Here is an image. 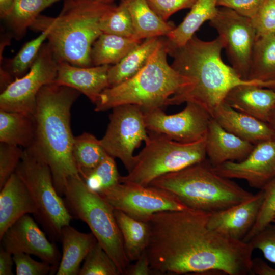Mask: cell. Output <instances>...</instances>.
<instances>
[{"label": "cell", "mask_w": 275, "mask_h": 275, "mask_svg": "<svg viewBox=\"0 0 275 275\" xmlns=\"http://www.w3.org/2000/svg\"><path fill=\"white\" fill-rule=\"evenodd\" d=\"M209 214L191 209L164 211L147 219L146 252L153 273L251 274V244L210 228Z\"/></svg>", "instance_id": "6da1fadb"}, {"label": "cell", "mask_w": 275, "mask_h": 275, "mask_svg": "<svg viewBox=\"0 0 275 275\" xmlns=\"http://www.w3.org/2000/svg\"><path fill=\"white\" fill-rule=\"evenodd\" d=\"M224 48L219 37L209 41L195 35L183 46L167 50L173 58L171 66L181 75L191 79L190 87L171 96L167 106L188 102L196 103L212 116L216 108L225 101L228 92L241 85H255L275 89V81L244 80L232 67L222 61Z\"/></svg>", "instance_id": "7a4b0ae2"}, {"label": "cell", "mask_w": 275, "mask_h": 275, "mask_svg": "<svg viewBox=\"0 0 275 275\" xmlns=\"http://www.w3.org/2000/svg\"><path fill=\"white\" fill-rule=\"evenodd\" d=\"M80 94L55 82L46 85L38 92L33 116L35 136L30 147L49 166L61 197L69 177H81L73 158L70 124L71 108Z\"/></svg>", "instance_id": "3957f363"}, {"label": "cell", "mask_w": 275, "mask_h": 275, "mask_svg": "<svg viewBox=\"0 0 275 275\" xmlns=\"http://www.w3.org/2000/svg\"><path fill=\"white\" fill-rule=\"evenodd\" d=\"M113 6L96 0H64L58 16L40 15L30 29L48 32L47 43L58 62L90 67L92 45L102 33L100 20Z\"/></svg>", "instance_id": "277c9868"}, {"label": "cell", "mask_w": 275, "mask_h": 275, "mask_svg": "<svg viewBox=\"0 0 275 275\" xmlns=\"http://www.w3.org/2000/svg\"><path fill=\"white\" fill-rule=\"evenodd\" d=\"M167 55L165 40L161 39L147 64L136 75L103 91L95 103V111L133 104L145 112L166 106L171 96L193 83L169 64Z\"/></svg>", "instance_id": "5b68a950"}, {"label": "cell", "mask_w": 275, "mask_h": 275, "mask_svg": "<svg viewBox=\"0 0 275 275\" xmlns=\"http://www.w3.org/2000/svg\"><path fill=\"white\" fill-rule=\"evenodd\" d=\"M149 185L170 191L189 209L208 213L230 208L254 195L217 174L207 158L163 175Z\"/></svg>", "instance_id": "8992f818"}, {"label": "cell", "mask_w": 275, "mask_h": 275, "mask_svg": "<svg viewBox=\"0 0 275 275\" xmlns=\"http://www.w3.org/2000/svg\"><path fill=\"white\" fill-rule=\"evenodd\" d=\"M64 202L73 218L86 223L97 242L126 275L130 265L114 209L97 192L88 187L81 177H69L63 193Z\"/></svg>", "instance_id": "52a82bcc"}, {"label": "cell", "mask_w": 275, "mask_h": 275, "mask_svg": "<svg viewBox=\"0 0 275 275\" xmlns=\"http://www.w3.org/2000/svg\"><path fill=\"white\" fill-rule=\"evenodd\" d=\"M145 146L134 156L131 171L121 176L120 182L147 186L157 178L176 172L207 158L205 138L183 143L158 133L148 132Z\"/></svg>", "instance_id": "ba28073f"}, {"label": "cell", "mask_w": 275, "mask_h": 275, "mask_svg": "<svg viewBox=\"0 0 275 275\" xmlns=\"http://www.w3.org/2000/svg\"><path fill=\"white\" fill-rule=\"evenodd\" d=\"M24 182L37 207L34 215L50 239L61 240L62 228L73 218L64 199L54 187L49 166L31 147L24 149L15 171Z\"/></svg>", "instance_id": "9c48e42d"}, {"label": "cell", "mask_w": 275, "mask_h": 275, "mask_svg": "<svg viewBox=\"0 0 275 275\" xmlns=\"http://www.w3.org/2000/svg\"><path fill=\"white\" fill-rule=\"evenodd\" d=\"M98 193L114 210L145 221L161 211L189 209L170 191L150 185L119 182Z\"/></svg>", "instance_id": "30bf717a"}, {"label": "cell", "mask_w": 275, "mask_h": 275, "mask_svg": "<svg viewBox=\"0 0 275 275\" xmlns=\"http://www.w3.org/2000/svg\"><path fill=\"white\" fill-rule=\"evenodd\" d=\"M58 61L47 42L44 43L28 72L16 78L0 95V109L33 117L37 96L45 85L54 82Z\"/></svg>", "instance_id": "8fae6325"}, {"label": "cell", "mask_w": 275, "mask_h": 275, "mask_svg": "<svg viewBox=\"0 0 275 275\" xmlns=\"http://www.w3.org/2000/svg\"><path fill=\"white\" fill-rule=\"evenodd\" d=\"M109 122L101 145L107 153L119 159L130 172L134 162V150L148 138L144 118L141 107L125 104L112 108Z\"/></svg>", "instance_id": "7c38bea8"}, {"label": "cell", "mask_w": 275, "mask_h": 275, "mask_svg": "<svg viewBox=\"0 0 275 275\" xmlns=\"http://www.w3.org/2000/svg\"><path fill=\"white\" fill-rule=\"evenodd\" d=\"M209 24L217 32L232 67L241 78L249 80L251 57L257 39L251 19L221 7Z\"/></svg>", "instance_id": "4fadbf2b"}, {"label": "cell", "mask_w": 275, "mask_h": 275, "mask_svg": "<svg viewBox=\"0 0 275 275\" xmlns=\"http://www.w3.org/2000/svg\"><path fill=\"white\" fill-rule=\"evenodd\" d=\"M148 132L163 134L180 142H196L206 137L210 114L200 105L186 102L181 112L166 114L161 108L144 112Z\"/></svg>", "instance_id": "5bb4252c"}, {"label": "cell", "mask_w": 275, "mask_h": 275, "mask_svg": "<svg viewBox=\"0 0 275 275\" xmlns=\"http://www.w3.org/2000/svg\"><path fill=\"white\" fill-rule=\"evenodd\" d=\"M0 240L1 246L11 254L23 253L35 255L49 263L56 273L61 258V253L54 243L48 240L29 214L11 225Z\"/></svg>", "instance_id": "9a60e30c"}, {"label": "cell", "mask_w": 275, "mask_h": 275, "mask_svg": "<svg viewBox=\"0 0 275 275\" xmlns=\"http://www.w3.org/2000/svg\"><path fill=\"white\" fill-rule=\"evenodd\" d=\"M214 169L222 176L244 180L251 187L261 189L275 177V137L255 144L244 160L227 161Z\"/></svg>", "instance_id": "2e32d148"}, {"label": "cell", "mask_w": 275, "mask_h": 275, "mask_svg": "<svg viewBox=\"0 0 275 275\" xmlns=\"http://www.w3.org/2000/svg\"><path fill=\"white\" fill-rule=\"evenodd\" d=\"M264 197L263 189L241 203L209 213V227L231 238L242 240L253 227Z\"/></svg>", "instance_id": "e0dca14e"}, {"label": "cell", "mask_w": 275, "mask_h": 275, "mask_svg": "<svg viewBox=\"0 0 275 275\" xmlns=\"http://www.w3.org/2000/svg\"><path fill=\"white\" fill-rule=\"evenodd\" d=\"M111 66L83 67L59 61L54 82L77 90L95 104L103 91L109 87L107 74Z\"/></svg>", "instance_id": "ac0fdd59"}, {"label": "cell", "mask_w": 275, "mask_h": 275, "mask_svg": "<svg viewBox=\"0 0 275 275\" xmlns=\"http://www.w3.org/2000/svg\"><path fill=\"white\" fill-rule=\"evenodd\" d=\"M254 145L226 131L211 118L205 137V149L207 158L214 167L229 161L244 160Z\"/></svg>", "instance_id": "d6986e66"}, {"label": "cell", "mask_w": 275, "mask_h": 275, "mask_svg": "<svg viewBox=\"0 0 275 275\" xmlns=\"http://www.w3.org/2000/svg\"><path fill=\"white\" fill-rule=\"evenodd\" d=\"M212 117L226 131L254 145L275 137L268 123L234 109L225 101Z\"/></svg>", "instance_id": "ffe728a7"}, {"label": "cell", "mask_w": 275, "mask_h": 275, "mask_svg": "<svg viewBox=\"0 0 275 275\" xmlns=\"http://www.w3.org/2000/svg\"><path fill=\"white\" fill-rule=\"evenodd\" d=\"M37 210L27 187L15 172L1 188L0 238L6 230L22 216Z\"/></svg>", "instance_id": "44dd1931"}, {"label": "cell", "mask_w": 275, "mask_h": 275, "mask_svg": "<svg viewBox=\"0 0 275 275\" xmlns=\"http://www.w3.org/2000/svg\"><path fill=\"white\" fill-rule=\"evenodd\" d=\"M225 101L234 109L267 123L275 109V89L255 85H241L232 88Z\"/></svg>", "instance_id": "7402d4cb"}, {"label": "cell", "mask_w": 275, "mask_h": 275, "mask_svg": "<svg viewBox=\"0 0 275 275\" xmlns=\"http://www.w3.org/2000/svg\"><path fill=\"white\" fill-rule=\"evenodd\" d=\"M62 254L57 275H77L80 265L97 242L92 233L80 232L70 225L62 230Z\"/></svg>", "instance_id": "603a6c76"}, {"label": "cell", "mask_w": 275, "mask_h": 275, "mask_svg": "<svg viewBox=\"0 0 275 275\" xmlns=\"http://www.w3.org/2000/svg\"><path fill=\"white\" fill-rule=\"evenodd\" d=\"M217 0H197L183 21L167 36V50L184 45L206 21L210 20L217 11Z\"/></svg>", "instance_id": "cb8c5ba5"}, {"label": "cell", "mask_w": 275, "mask_h": 275, "mask_svg": "<svg viewBox=\"0 0 275 275\" xmlns=\"http://www.w3.org/2000/svg\"><path fill=\"white\" fill-rule=\"evenodd\" d=\"M130 14L133 35L132 38L140 40L166 36L176 26L159 17L146 0H125Z\"/></svg>", "instance_id": "d4e9b609"}, {"label": "cell", "mask_w": 275, "mask_h": 275, "mask_svg": "<svg viewBox=\"0 0 275 275\" xmlns=\"http://www.w3.org/2000/svg\"><path fill=\"white\" fill-rule=\"evenodd\" d=\"M161 39H146L108 71L109 87L118 85L136 75L147 64Z\"/></svg>", "instance_id": "484cf974"}, {"label": "cell", "mask_w": 275, "mask_h": 275, "mask_svg": "<svg viewBox=\"0 0 275 275\" xmlns=\"http://www.w3.org/2000/svg\"><path fill=\"white\" fill-rule=\"evenodd\" d=\"M141 43L132 38L102 33L92 45L91 65L116 64Z\"/></svg>", "instance_id": "4316f807"}, {"label": "cell", "mask_w": 275, "mask_h": 275, "mask_svg": "<svg viewBox=\"0 0 275 275\" xmlns=\"http://www.w3.org/2000/svg\"><path fill=\"white\" fill-rule=\"evenodd\" d=\"M114 214L126 255L130 262L135 261L146 250L150 233L149 224L120 210H114Z\"/></svg>", "instance_id": "83f0119b"}, {"label": "cell", "mask_w": 275, "mask_h": 275, "mask_svg": "<svg viewBox=\"0 0 275 275\" xmlns=\"http://www.w3.org/2000/svg\"><path fill=\"white\" fill-rule=\"evenodd\" d=\"M35 136L33 117L24 114L0 109V142L30 147Z\"/></svg>", "instance_id": "f1b7e54d"}, {"label": "cell", "mask_w": 275, "mask_h": 275, "mask_svg": "<svg viewBox=\"0 0 275 275\" xmlns=\"http://www.w3.org/2000/svg\"><path fill=\"white\" fill-rule=\"evenodd\" d=\"M248 79L265 82L275 81V33L257 37Z\"/></svg>", "instance_id": "f546056e"}, {"label": "cell", "mask_w": 275, "mask_h": 275, "mask_svg": "<svg viewBox=\"0 0 275 275\" xmlns=\"http://www.w3.org/2000/svg\"><path fill=\"white\" fill-rule=\"evenodd\" d=\"M60 1L15 0L11 13L4 19L11 37L17 40H21L40 13Z\"/></svg>", "instance_id": "4dcf8cb0"}, {"label": "cell", "mask_w": 275, "mask_h": 275, "mask_svg": "<svg viewBox=\"0 0 275 275\" xmlns=\"http://www.w3.org/2000/svg\"><path fill=\"white\" fill-rule=\"evenodd\" d=\"M108 155L100 140L84 132L75 137L72 156L78 173L83 180Z\"/></svg>", "instance_id": "1f68e13d"}, {"label": "cell", "mask_w": 275, "mask_h": 275, "mask_svg": "<svg viewBox=\"0 0 275 275\" xmlns=\"http://www.w3.org/2000/svg\"><path fill=\"white\" fill-rule=\"evenodd\" d=\"M47 35L46 31L41 32L37 37L26 42L13 59L8 60L6 64L7 67L1 68L8 72L14 79L25 75L36 60Z\"/></svg>", "instance_id": "d6a6232c"}, {"label": "cell", "mask_w": 275, "mask_h": 275, "mask_svg": "<svg viewBox=\"0 0 275 275\" xmlns=\"http://www.w3.org/2000/svg\"><path fill=\"white\" fill-rule=\"evenodd\" d=\"M100 28L104 33L132 38L133 28L130 12L125 0L114 5L102 16Z\"/></svg>", "instance_id": "836d02e7"}, {"label": "cell", "mask_w": 275, "mask_h": 275, "mask_svg": "<svg viewBox=\"0 0 275 275\" xmlns=\"http://www.w3.org/2000/svg\"><path fill=\"white\" fill-rule=\"evenodd\" d=\"M115 158L107 155L84 180L89 188L97 193L120 182Z\"/></svg>", "instance_id": "e575fe53"}, {"label": "cell", "mask_w": 275, "mask_h": 275, "mask_svg": "<svg viewBox=\"0 0 275 275\" xmlns=\"http://www.w3.org/2000/svg\"><path fill=\"white\" fill-rule=\"evenodd\" d=\"M84 260L79 275L121 274L113 260L97 242Z\"/></svg>", "instance_id": "d590c367"}, {"label": "cell", "mask_w": 275, "mask_h": 275, "mask_svg": "<svg viewBox=\"0 0 275 275\" xmlns=\"http://www.w3.org/2000/svg\"><path fill=\"white\" fill-rule=\"evenodd\" d=\"M261 189L264 191L263 200L253 227L243 240L246 242L273 222L275 218V177Z\"/></svg>", "instance_id": "8d00e7d4"}, {"label": "cell", "mask_w": 275, "mask_h": 275, "mask_svg": "<svg viewBox=\"0 0 275 275\" xmlns=\"http://www.w3.org/2000/svg\"><path fill=\"white\" fill-rule=\"evenodd\" d=\"M23 151L21 147L0 142V189L15 172Z\"/></svg>", "instance_id": "74e56055"}, {"label": "cell", "mask_w": 275, "mask_h": 275, "mask_svg": "<svg viewBox=\"0 0 275 275\" xmlns=\"http://www.w3.org/2000/svg\"><path fill=\"white\" fill-rule=\"evenodd\" d=\"M251 19L257 37L275 33V0H264Z\"/></svg>", "instance_id": "f35d334b"}, {"label": "cell", "mask_w": 275, "mask_h": 275, "mask_svg": "<svg viewBox=\"0 0 275 275\" xmlns=\"http://www.w3.org/2000/svg\"><path fill=\"white\" fill-rule=\"evenodd\" d=\"M17 275H46L54 274L52 266L48 263L34 260L30 254L19 253L13 254Z\"/></svg>", "instance_id": "ab89813d"}, {"label": "cell", "mask_w": 275, "mask_h": 275, "mask_svg": "<svg viewBox=\"0 0 275 275\" xmlns=\"http://www.w3.org/2000/svg\"><path fill=\"white\" fill-rule=\"evenodd\" d=\"M248 242L254 250H260L267 260L275 264V225L270 224Z\"/></svg>", "instance_id": "60d3db41"}, {"label": "cell", "mask_w": 275, "mask_h": 275, "mask_svg": "<svg viewBox=\"0 0 275 275\" xmlns=\"http://www.w3.org/2000/svg\"><path fill=\"white\" fill-rule=\"evenodd\" d=\"M151 9L162 19H167L175 12L191 8L197 0H146Z\"/></svg>", "instance_id": "b9f144b4"}, {"label": "cell", "mask_w": 275, "mask_h": 275, "mask_svg": "<svg viewBox=\"0 0 275 275\" xmlns=\"http://www.w3.org/2000/svg\"><path fill=\"white\" fill-rule=\"evenodd\" d=\"M264 0H217V6L232 9L239 14L252 18Z\"/></svg>", "instance_id": "7bdbcfd3"}, {"label": "cell", "mask_w": 275, "mask_h": 275, "mask_svg": "<svg viewBox=\"0 0 275 275\" xmlns=\"http://www.w3.org/2000/svg\"><path fill=\"white\" fill-rule=\"evenodd\" d=\"M135 261L128 267L126 275H148L153 273L146 250Z\"/></svg>", "instance_id": "ee69618b"}, {"label": "cell", "mask_w": 275, "mask_h": 275, "mask_svg": "<svg viewBox=\"0 0 275 275\" xmlns=\"http://www.w3.org/2000/svg\"><path fill=\"white\" fill-rule=\"evenodd\" d=\"M251 272L253 275H275V269L258 257L252 259Z\"/></svg>", "instance_id": "f6af8a7d"}, {"label": "cell", "mask_w": 275, "mask_h": 275, "mask_svg": "<svg viewBox=\"0 0 275 275\" xmlns=\"http://www.w3.org/2000/svg\"><path fill=\"white\" fill-rule=\"evenodd\" d=\"M14 263L13 255L2 246L0 249V275H12V267Z\"/></svg>", "instance_id": "bcb514c9"}, {"label": "cell", "mask_w": 275, "mask_h": 275, "mask_svg": "<svg viewBox=\"0 0 275 275\" xmlns=\"http://www.w3.org/2000/svg\"><path fill=\"white\" fill-rule=\"evenodd\" d=\"M15 0H0V17L4 20L11 13Z\"/></svg>", "instance_id": "7dc6e473"}, {"label": "cell", "mask_w": 275, "mask_h": 275, "mask_svg": "<svg viewBox=\"0 0 275 275\" xmlns=\"http://www.w3.org/2000/svg\"><path fill=\"white\" fill-rule=\"evenodd\" d=\"M267 123L275 131V109L271 112Z\"/></svg>", "instance_id": "c3c4849f"}, {"label": "cell", "mask_w": 275, "mask_h": 275, "mask_svg": "<svg viewBox=\"0 0 275 275\" xmlns=\"http://www.w3.org/2000/svg\"><path fill=\"white\" fill-rule=\"evenodd\" d=\"M96 1L105 4H112L115 0H96Z\"/></svg>", "instance_id": "681fc988"}, {"label": "cell", "mask_w": 275, "mask_h": 275, "mask_svg": "<svg viewBox=\"0 0 275 275\" xmlns=\"http://www.w3.org/2000/svg\"><path fill=\"white\" fill-rule=\"evenodd\" d=\"M273 222H274V223H275V218H274V220Z\"/></svg>", "instance_id": "f907efd6"}]
</instances>
